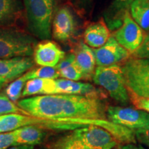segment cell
Segmentation results:
<instances>
[{
	"label": "cell",
	"mask_w": 149,
	"mask_h": 149,
	"mask_svg": "<svg viewBox=\"0 0 149 149\" xmlns=\"http://www.w3.org/2000/svg\"><path fill=\"white\" fill-rule=\"evenodd\" d=\"M74 63H75V57H74L73 53H70L65 55L64 58L61 59L59 64L57 65L56 68H57L59 71H60V70L64 69L67 67L70 66V65L73 64Z\"/></svg>",
	"instance_id": "cell-30"
},
{
	"label": "cell",
	"mask_w": 149,
	"mask_h": 149,
	"mask_svg": "<svg viewBox=\"0 0 149 149\" xmlns=\"http://www.w3.org/2000/svg\"><path fill=\"white\" fill-rule=\"evenodd\" d=\"M144 61L145 62H146V64L149 66V60H146V59H144Z\"/></svg>",
	"instance_id": "cell-37"
},
{
	"label": "cell",
	"mask_w": 149,
	"mask_h": 149,
	"mask_svg": "<svg viewBox=\"0 0 149 149\" xmlns=\"http://www.w3.org/2000/svg\"><path fill=\"white\" fill-rule=\"evenodd\" d=\"M25 75L28 80L33 79H57L60 74L56 67L40 66L26 72Z\"/></svg>",
	"instance_id": "cell-21"
},
{
	"label": "cell",
	"mask_w": 149,
	"mask_h": 149,
	"mask_svg": "<svg viewBox=\"0 0 149 149\" xmlns=\"http://www.w3.org/2000/svg\"><path fill=\"white\" fill-rule=\"evenodd\" d=\"M31 32L42 40L51 36L55 0H24Z\"/></svg>",
	"instance_id": "cell-3"
},
{
	"label": "cell",
	"mask_w": 149,
	"mask_h": 149,
	"mask_svg": "<svg viewBox=\"0 0 149 149\" xmlns=\"http://www.w3.org/2000/svg\"><path fill=\"white\" fill-rule=\"evenodd\" d=\"M122 19V25L112 36L132 55L144 42L147 33L134 21L128 9L123 12Z\"/></svg>",
	"instance_id": "cell-8"
},
{
	"label": "cell",
	"mask_w": 149,
	"mask_h": 149,
	"mask_svg": "<svg viewBox=\"0 0 149 149\" xmlns=\"http://www.w3.org/2000/svg\"><path fill=\"white\" fill-rule=\"evenodd\" d=\"M111 37L109 28L103 19L90 24L84 33V41L93 49L103 46Z\"/></svg>",
	"instance_id": "cell-16"
},
{
	"label": "cell",
	"mask_w": 149,
	"mask_h": 149,
	"mask_svg": "<svg viewBox=\"0 0 149 149\" xmlns=\"http://www.w3.org/2000/svg\"><path fill=\"white\" fill-rule=\"evenodd\" d=\"M131 57L149 60V40H144L135 53L132 54Z\"/></svg>",
	"instance_id": "cell-28"
},
{
	"label": "cell",
	"mask_w": 149,
	"mask_h": 149,
	"mask_svg": "<svg viewBox=\"0 0 149 149\" xmlns=\"http://www.w3.org/2000/svg\"><path fill=\"white\" fill-rule=\"evenodd\" d=\"M55 82L57 94L76 95L92 97L101 100L104 97L103 91L96 88L90 83L72 81L64 78L55 79Z\"/></svg>",
	"instance_id": "cell-14"
},
{
	"label": "cell",
	"mask_w": 149,
	"mask_h": 149,
	"mask_svg": "<svg viewBox=\"0 0 149 149\" xmlns=\"http://www.w3.org/2000/svg\"><path fill=\"white\" fill-rule=\"evenodd\" d=\"M34 126L44 130H74L89 126L102 127L114 133L116 124L108 120H51L31 115L8 114L0 116V133L15 130L24 126Z\"/></svg>",
	"instance_id": "cell-2"
},
{
	"label": "cell",
	"mask_w": 149,
	"mask_h": 149,
	"mask_svg": "<svg viewBox=\"0 0 149 149\" xmlns=\"http://www.w3.org/2000/svg\"><path fill=\"white\" fill-rule=\"evenodd\" d=\"M128 92L149 98V66L144 59H129L121 64Z\"/></svg>",
	"instance_id": "cell-6"
},
{
	"label": "cell",
	"mask_w": 149,
	"mask_h": 149,
	"mask_svg": "<svg viewBox=\"0 0 149 149\" xmlns=\"http://www.w3.org/2000/svg\"><path fill=\"white\" fill-rule=\"evenodd\" d=\"M107 117L110 122L133 130L149 127V113L142 110L110 106Z\"/></svg>",
	"instance_id": "cell-9"
},
{
	"label": "cell",
	"mask_w": 149,
	"mask_h": 149,
	"mask_svg": "<svg viewBox=\"0 0 149 149\" xmlns=\"http://www.w3.org/2000/svg\"><path fill=\"white\" fill-rule=\"evenodd\" d=\"M59 72L60 77H63L64 79L72 80V81H78V80L83 79L82 72L76 64V62Z\"/></svg>",
	"instance_id": "cell-24"
},
{
	"label": "cell",
	"mask_w": 149,
	"mask_h": 149,
	"mask_svg": "<svg viewBox=\"0 0 149 149\" xmlns=\"http://www.w3.org/2000/svg\"><path fill=\"white\" fill-rule=\"evenodd\" d=\"M8 114L29 115L18 105H16L15 102L11 101L6 95L0 93V116Z\"/></svg>",
	"instance_id": "cell-23"
},
{
	"label": "cell",
	"mask_w": 149,
	"mask_h": 149,
	"mask_svg": "<svg viewBox=\"0 0 149 149\" xmlns=\"http://www.w3.org/2000/svg\"><path fill=\"white\" fill-rule=\"evenodd\" d=\"M134 133L138 142L149 148V127L134 130Z\"/></svg>",
	"instance_id": "cell-29"
},
{
	"label": "cell",
	"mask_w": 149,
	"mask_h": 149,
	"mask_svg": "<svg viewBox=\"0 0 149 149\" xmlns=\"http://www.w3.org/2000/svg\"><path fill=\"white\" fill-rule=\"evenodd\" d=\"M17 133L15 130L0 133V149H8L16 146Z\"/></svg>",
	"instance_id": "cell-25"
},
{
	"label": "cell",
	"mask_w": 149,
	"mask_h": 149,
	"mask_svg": "<svg viewBox=\"0 0 149 149\" xmlns=\"http://www.w3.org/2000/svg\"><path fill=\"white\" fill-rule=\"evenodd\" d=\"M27 79L25 74L17 78L9 84L5 90V94L13 102H18L22 96L24 86L26 84Z\"/></svg>",
	"instance_id": "cell-22"
},
{
	"label": "cell",
	"mask_w": 149,
	"mask_h": 149,
	"mask_svg": "<svg viewBox=\"0 0 149 149\" xmlns=\"http://www.w3.org/2000/svg\"><path fill=\"white\" fill-rule=\"evenodd\" d=\"M53 35L57 41L64 42L72 38L75 32V20L68 6L57 9L53 21Z\"/></svg>",
	"instance_id": "cell-11"
},
{
	"label": "cell",
	"mask_w": 149,
	"mask_h": 149,
	"mask_svg": "<svg viewBox=\"0 0 149 149\" xmlns=\"http://www.w3.org/2000/svg\"><path fill=\"white\" fill-rule=\"evenodd\" d=\"M17 105L29 115L51 120H107L101 99L66 94L22 99Z\"/></svg>",
	"instance_id": "cell-1"
},
{
	"label": "cell",
	"mask_w": 149,
	"mask_h": 149,
	"mask_svg": "<svg viewBox=\"0 0 149 149\" xmlns=\"http://www.w3.org/2000/svg\"><path fill=\"white\" fill-rule=\"evenodd\" d=\"M33 66L34 61L30 57L0 59V77L6 82L15 80L29 71Z\"/></svg>",
	"instance_id": "cell-13"
},
{
	"label": "cell",
	"mask_w": 149,
	"mask_h": 149,
	"mask_svg": "<svg viewBox=\"0 0 149 149\" xmlns=\"http://www.w3.org/2000/svg\"><path fill=\"white\" fill-rule=\"evenodd\" d=\"M55 94H57L55 79H33L27 81L22 93V97H26Z\"/></svg>",
	"instance_id": "cell-17"
},
{
	"label": "cell",
	"mask_w": 149,
	"mask_h": 149,
	"mask_svg": "<svg viewBox=\"0 0 149 149\" xmlns=\"http://www.w3.org/2000/svg\"><path fill=\"white\" fill-rule=\"evenodd\" d=\"M1 86H2V84L0 83V90H1Z\"/></svg>",
	"instance_id": "cell-38"
},
{
	"label": "cell",
	"mask_w": 149,
	"mask_h": 149,
	"mask_svg": "<svg viewBox=\"0 0 149 149\" xmlns=\"http://www.w3.org/2000/svg\"><path fill=\"white\" fill-rule=\"evenodd\" d=\"M134 0H115V6L117 8L120 9H128V7H130V4Z\"/></svg>",
	"instance_id": "cell-31"
},
{
	"label": "cell",
	"mask_w": 149,
	"mask_h": 149,
	"mask_svg": "<svg viewBox=\"0 0 149 149\" xmlns=\"http://www.w3.org/2000/svg\"><path fill=\"white\" fill-rule=\"evenodd\" d=\"M129 93L130 100L137 109L142 110L149 113V98L136 95L133 93Z\"/></svg>",
	"instance_id": "cell-26"
},
{
	"label": "cell",
	"mask_w": 149,
	"mask_h": 149,
	"mask_svg": "<svg viewBox=\"0 0 149 149\" xmlns=\"http://www.w3.org/2000/svg\"><path fill=\"white\" fill-rule=\"evenodd\" d=\"M19 8L16 0H0V26H8L17 19Z\"/></svg>",
	"instance_id": "cell-20"
},
{
	"label": "cell",
	"mask_w": 149,
	"mask_h": 149,
	"mask_svg": "<svg viewBox=\"0 0 149 149\" xmlns=\"http://www.w3.org/2000/svg\"><path fill=\"white\" fill-rule=\"evenodd\" d=\"M70 135L89 149H113L119 141L109 130L97 126L78 128Z\"/></svg>",
	"instance_id": "cell-7"
},
{
	"label": "cell",
	"mask_w": 149,
	"mask_h": 149,
	"mask_svg": "<svg viewBox=\"0 0 149 149\" xmlns=\"http://www.w3.org/2000/svg\"><path fill=\"white\" fill-rule=\"evenodd\" d=\"M17 133L16 146L40 144L45 138L46 133L44 129L34 126L22 127L15 130Z\"/></svg>",
	"instance_id": "cell-18"
},
{
	"label": "cell",
	"mask_w": 149,
	"mask_h": 149,
	"mask_svg": "<svg viewBox=\"0 0 149 149\" xmlns=\"http://www.w3.org/2000/svg\"><path fill=\"white\" fill-rule=\"evenodd\" d=\"M0 83L1 84H3V83H6V81L3 79H2V78L0 77Z\"/></svg>",
	"instance_id": "cell-35"
},
{
	"label": "cell",
	"mask_w": 149,
	"mask_h": 149,
	"mask_svg": "<svg viewBox=\"0 0 149 149\" xmlns=\"http://www.w3.org/2000/svg\"><path fill=\"white\" fill-rule=\"evenodd\" d=\"M36 40L28 33L9 26H0V59L33 55Z\"/></svg>",
	"instance_id": "cell-4"
},
{
	"label": "cell",
	"mask_w": 149,
	"mask_h": 149,
	"mask_svg": "<svg viewBox=\"0 0 149 149\" xmlns=\"http://www.w3.org/2000/svg\"><path fill=\"white\" fill-rule=\"evenodd\" d=\"M73 54L76 64L83 74V79H93L97 65L93 49L81 41L74 48Z\"/></svg>",
	"instance_id": "cell-15"
},
{
	"label": "cell",
	"mask_w": 149,
	"mask_h": 149,
	"mask_svg": "<svg viewBox=\"0 0 149 149\" xmlns=\"http://www.w3.org/2000/svg\"><path fill=\"white\" fill-rule=\"evenodd\" d=\"M97 66L121 65L131 57V54L111 36L102 47L93 49Z\"/></svg>",
	"instance_id": "cell-10"
},
{
	"label": "cell",
	"mask_w": 149,
	"mask_h": 149,
	"mask_svg": "<svg viewBox=\"0 0 149 149\" xmlns=\"http://www.w3.org/2000/svg\"><path fill=\"white\" fill-rule=\"evenodd\" d=\"M93 0H74V2L79 6H86L92 2Z\"/></svg>",
	"instance_id": "cell-33"
},
{
	"label": "cell",
	"mask_w": 149,
	"mask_h": 149,
	"mask_svg": "<svg viewBox=\"0 0 149 149\" xmlns=\"http://www.w3.org/2000/svg\"><path fill=\"white\" fill-rule=\"evenodd\" d=\"M8 149H34V146L29 145H17L10 147Z\"/></svg>",
	"instance_id": "cell-34"
},
{
	"label": "cell",
	"mask_w": 149,
	"mask_h": 149,
	"mask_svg": "<svg viewBox=\"0 0 149 149\" xmlns=\"http://www.w3.org/2000/svg\"><path fill=\"white\" fill-rule=\"evenodd\" d=\"M44 149H49V148H44Z\"/></svg>",
	"instance_id": "cell-39"
},
{
	"label": "cell",
	"mask_w": 149,
	"mask_h": 149,
	"mask_svg": "<svg viewBox=\"0 0 149 149\" xmlns=\"http://www.w3.org/2000/svg\"><path fill=\"white\" fill-rule=\"evenodd\" d=\"M144 40H149V33H148L146 34V38H145Z\"/></svg>",
	"instance_id": "cell-36"
},
{
	"label": "cell",
	"mask_w": 149,
	"mask_h": 149,
	"mask_svg": "<svg viewBox=\"0 0 149 149\" xmlns=\"http://www.w3.org/2000/svg\"><path fill=\"white\" fill-rule=\"evenodd\" d=\"M121 149H146L143 146L140 145H137L135 144H131V143H128L124 146H123Z\"/></svg>",
	"instance_id": "cell-32"
},
{
	"label": "cell",
	"mask_w": 149,
	"mask_h": 149,
	"mask_svg": "<svg viewBox=\"0 0 149 149\" xmlns=\"http://www.w3.org/2000/svg\"><path fill=\"white\" fill-rule=\"evenodd\" d=\"M133 20L146 33L149 32V0H134L130 6Z\"/></svg>",
	"instance_id": "cell-19"
},
{
	"label": "cell",
	"mask_w": 149,
	"mask_h": 149,
	"mask_svg": "<svg viewBox=\"0 0 149 149\" xmlns=\"http://www.w3.org/2000/svg\"><path fill=\"white\" fill-rule=\"evenodd\" d=\"M93 80L118 103L125 105L130 101L121 65L97 66Z\"/></svg>",
	"instance_id": "cell-5"
},
{
	"label": "cell",
	"mask_w": 149,
	"mask_h": 149,
	"mask_svg": "<svg viewBox=\"0 0 149 149\" xmlns=\"http://www.w3.org/2000/svg\"><path fill=\"white\" fill-rule=\"evenodd\" d=\"M58 149H89L82 144L72 138L70 135L66 137L60 143Z\"/></svg>",
	"instance_id": "cell-27"
},
{
	"label": "cell",
	"mask_w": 149,
	"mask_h": 149,
	"mask_svg": "<svg viewBox=\"0 0 149 149\" xmlns=\"http://www.w3.org/2000/svg\"><path fill=\"white\" fill-rule=\"evenodd\" d=\"M65 53L55 43L44 40L35 46L34 61L40 66L56 67L64 57Z\"/></svg>",
	"instance_id": "cell-12"
}]
</instances>
